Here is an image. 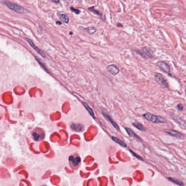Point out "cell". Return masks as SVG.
I'll return each mask as SVG.
<instances>
[{
	"label": "cell",
	"instance_id": "cell-25",
	"mask_svg": "<svg viewBox=\"0 0 186 186\" xmlns=\"http://www.w3.org/2000/svg\"><path fill=\"white\" fill-rule=\"evenodd\" d=\"M176 108L177 109L178 111H182L183 109V106L181 103H179L176 106Z\"/></svg>",
	"mask_w": 186,
	"mask_h": 186
},
{
	"label": "cell",
	"instance_id": "cell-17",
	"mask_svg": "<svg viewBox=\"0 0 186 186\" xmlns=\"http://www.w3.org/2000/svg\"><path fill=\"white\" fill-rule=\"evenodd\" d=\"M84 29L88 32L89 34H93L95 33L96 31H97V29H96V27L94 26L87 27V28H84Z\"/></svg>",
	"mask_w": 186,
	"mask_h": 186
},
{
	"label": "cell",
	"instance_id": "cell-21",
	"mask_svg": "<svg viewBox=\"0 0 186 186\" xmlns=\"http://www.w3.org/2000/svg\"><path fill=\"white\" fill-rule=\"evenodd\" d=\"M88 10L91 11V12H93V13L95 14H96V15H100V17H101V16H102V14L100 13L98 10L95 9H94V7H89V8H88Z\"/></svg>",
	"mask_w": 186,
	"mask_h": 186
},
{
	"label": "cell",
	"instance_id": "cell-23",
	"mask_svg": "<svg viewBox=\"0 0 186 186\" xmlns=\"http://www.w3.org/2000/svg\"><path fill=\"white\" fill-rule=\"evenodd\" d=\"M70 10H71L72 11H73V12H74L76 14H80V10L74 8L73 7H70Z\"/></svg>",
	"mask_w": 186,
	"mask_h": 186
},
{
	"label": "cell",
	"instance_id": "cell-22",
	"mask_svg": "<svg viewBox=\"0 0 186 186\" xmlns=\"http://www.w3.org/2000/svg\"><path fill=\"white\" fill-rule=\"evenodd\" d=\"M32 135H33V139L35 140V141H38L39 140V138H40V135L38 134L37 133H35L34 132L33 133V134H32Z\"/></svg>",
	"mask_w": 186,
	"mask_h": 186
},
{
	"label": "cell",
	"instance_id": "cell-24",
	"mask_svg": "<svg viewBox=\"0 0 186 186\" xmlns=\"http://www.w3.org/2000/svg\"><path fill=\"white\" fill-rule=\"evenodd\" d=\"M130 152H131L132 153V154L134 156H135V157H136V158H138V159H140V160H143V158H142L141 157V156H139V155H137L136 154V153H134V152H133V151H132V150H130Z\"/></svg>",
	"mask_w": 186,
	"mask_h": 186
},
{
	"label": "cell",
	"instance_id": "cell-1",
	"mask_svg": "<svg viewBox=\"0 0 186 186\" xmlns=\"http://www.w3.org/2000/svg\"><path fill=\"white\" fill-rule=\"evenodd\" d=\"M143 117L146 120L154 124L165 123L167 122L166 119L163 117L151 114L150 113H145L143 114Z\"/></svg>",
	"mask_w": 186,
	"mask_h": 186
},
{
	"label": "cell",
	"instance_id": "cell-14",
	"mask_svg": "<svg viewBox=\"0 0 186 186\" xmlns=\"http://www.w3.org/2000/svg\"><path fill=\"white\" fill-rule=\"evenodd\" d=\"M69 160L71 162L75 165H77L81 162V158L79 157H74L73 156H71L69 157Z\"/></svg>",
	"mask_w": 186,
	"mask_h": 186
},
{
	"label": "cell",
	"instance_id": "cell-19",
	"mask_svg": "<svg viewBox=\"0 0 186 186\" xmlns=\"http://www.w3.org/2000/svg\"><path fill=\"white\" fill-rule=\"evenodd\" d=\"M168 180H170V181H171V182H174V183H175V184L178 185V186H184V185H183V182H181L180 180H178V179L175 178H172V177H169L168 178Z\"/></svg>",
	"mask_w": 186,
	"mask_h": 186
},
{
	"label": "cell",
	"instance_id": "cell-15",
	"mask_svg": "<svg viewBox=\"0 0 186 186\" xmlns=\"http://www.w3.org/2000/svg\"><path fill=\"white\" fill-rule=\"evenodd\" d=\"M132 125L134 127L137 128L138 130L141 131H146L145 127L139 123H133Z\"/></svg>",
	"mask_w": 186,
	"mask_h": 186
},
{
	"label": "cell",
	"instance_id": "cell-28",
	"mask_svg": "<svg viewBox=\"0 0 186 186\" xmlns=\"http://www.w3.org/2000/svg\"><path fill=\"white\" fill-rule=\"evenodd\" d=\"M56 24L61 25L62 24V22H59V21H57V22H56Z\"/></svg>",
	"mask_w": 186,
	"mask_h": 186
},
{
	"label": "cell",
	"instance_id": "cell-9",
	"mask_svg": "<svg viewBox=\"0 0 186 186\" xmlns=\"http://www.w3.org/2000/svg\"><path fill=\"white\" fill-rule=\"evenodd\" d=\"M26 40H27V42H28V43H29V44L31 46L32 48H33V49L34 50H35V51L36 52L38 53L41 56H42L43 57H44V58H45L46 56H45V54H44V53L42 51H41V50H40L39 49V48H38V47H36V46L35 45V44H34L33 43V41H32L31 40L29 39H28V38H26Z\"/></svg>",
	"mask_w": 186,
	"mask_h": 186
},
{
	"label": "cell",
	"instance_id": "cell-27",
	"mask_svg": "<svg viewBox=\"0 0 186 186\" xmlns=\"http://www.w3.org/2000/svg\"><path fill=\"white\" fill-rule=\"evenodd\" d=\"M117 26H118V27H123V25H121V24H120V23H118L117 24Z\"/></svg>",
	"mask_w": 186,
	"mask_h": 186
},
{
	"label": "cell",
	"instance_id": "cell-10",
	"mask_svg": "<svg viewBox=\"0 0 186 186\" xmlns=\"http://www.w3.org/2000/svg\"><path fill=\"white\" fill-rule=\"evenodd\" d=\"M102 114L103 115V117H104V118L106 119L107 121H108L109 123H111V124L113 126V127L115 128V129H116L117 130H119V126L118 125V124L115 122L114 121L112 120V119L111 118V116H110L109 115L106 113V112L102 111Z\"/></svg>",
	"mask_w": 186,
	"mask_h": 186
},
{
	"label": "cell",
	"instance_id": "cell-11",
	"mask_svg": "<svg viewBox=\"0 0 186 186\" xmlns=\"http://www.w3.org/2000/svg\"><path fill=\"white\" fill-rule=\"evenodd\" d=\"M70 127L71 128V130L73 131L77 132H82L84 129V126L81 124L72 123L71 124V125H70Z\"/></svg>",
	"mask_w": 186,
	"mask_h": 186
},
{
	"label": "cell",
	"instance_id": "cell-20",
	"mask_svg": "<svg viewBox=\"0 0 186 186\" xmlns=\"http://www.w3.org/2000/svg\"><path fill=\"white\" fill-rule=\"evenodd\" d=\"M35 59H36V61L38 62L39 64V65L41 66V68H42L46 72H48V73H49V70H47V69L46 68V67L45 65L42 63V62H41L39 60V59H38V58H37V57H35Z\"/></svg>",
	"mask_w": 186,
	"mask_h": 186
},
{
	"label": "cell",
	"instance_id": "cell-16",
	"mask_svg": "<svg viewBox=\"0 0 186 186\" xmlns=\"http://www.w3.org/2000/svg\"><path fill=\"white\" fill-rule=\"evenodd\" d=\"M60 20L65 24H68L69 22V18L66 14H62L60 15Z\"/></svg>",
	"mask_w": 186,
	"mask_h": 186
},
{
	"label": "cell",
	"instance_id": "cell-2",
	"mask_svg": "<svg viewBox=\"0 0 186 186\" xmlns=\"http://www.w3.org/2000/svg\"><path fill=\"white\" fill-rule=\"evenodd\" d=\"M2 3H3L4 5H6L7 7L9 9H10V10H12L13 11H15V12L18 13L22 14L26 11V10L23 7L18 5L17 4L14 3H12V2H9L7 1H4Z\"/></svg>",
	"mask_w": 186,
	"mask_h": 186
},
{
	"label": "cell",
	"instance_id": "cell-4",
	"mask_svg": "<svg viewBox=\"0 0 186 186\" xmlns=\"http://www.w3.org/2000/svg\"><path fill=\"white\" fill-rule=\"evenodd\" d=\"M154 79L156 82L162 87L163 88H168V83L163 76L162 74L159 73H155L154 75Z\"/></svg>",
	"mask_w": 186,
	"mask_h": 186
},
{
	"label": "cell",
	"instance_id": "cell-3",
	"mask_svg": "<svg viewBox=\"0 0 186 186\" xmlns=\"http://www.w3.org/2000/svg\"><path fill=\"white\" fill-rule=\"evenodd\" d=\"M136 53L144 58H152L154 57V54L153 51L150 48L144 47L142 48L141 51H136Z\"/></svg>",
	"mask_w": 186,
	"mask_h": 186
},
{
	"label": "cell",
	"instance_id": "cell-12",
	"mask_svg": "<svg viewBox=\"0 0 186 186\" xmlns=\"http://www.w3.org/2000/svg\"><path fill=\"white\" fill-rule=\"evenodd\" d=\"M82 104H83V105L84 107L85 108H86V109L87 111V112H88L89 114L90 115V116L92 117L93 119H95L96 118H95V114H94L93 109H91L90 107H89V106L87 104L86 102H83Z\"/></svg>",
	"mask_w": 186,
	"mask_h": 186
},
{
	"label": "cell",
	"instance_id": "cell-26",
	"mask_svg": "<svg viewBox=\"0 0 186 186\" xmlns=\"http://www.w3.org/2000/svg\"><path fill=\"white\" fill-rule=\"evenodd\" d=\"M52 2H53L54 3H59V0H50Z\"/></svg>",
	"mask_w": 186,
	"mask_h": 186
},
{
	"label": "cell",
	"instance_id": "cell-18",
	"mask_svg": "<svg viewBox=\"0 0 186 186\" xmlns=\"http://www.w3.org/2000/svg\"><path fill=\"white\" fill-rule=\"evenodd\" d=\"M112 139H113L115 142H116V143H118V144L120 145H121V146L125 148V147H126V146H127L126 145V144L124 143V142H123V141H121V140L118 139V138H116L115 137H112Z\"/></svg>",
	"mask_w": 186,
	"mask_h": 186
},
{
	"label": "cell",
	"instance_id": "cell-6",
	"mask_svg": "<svg viewBox=\"0 0 186 186\" xmlns=\"http://www.w3.org/2000/svg\"><path fill=\"white\" fill-rule=\"evenodd\" d=\"M169 114H170V116L171 118L173 119V120H174L176 123H177L181 127L183 128V129L186 130V122L185 120H183V119L180 118V117L175 115V114L173 113H170Z\"/></svg>",
	"mask_w": 186,
	"mask_h": 186
},
{
	"label": "cell",
	"instance_id": "cell-13",
	"mask_svg": "<svg viewBox=\"0 0 186 186\" xmlns=\"http://www.w3.org/2000/svg\"><path fill=\"white\" fill-rule=\"evenodd\" d=\"M125 130L126 131V132H127V134L129 135L130 137H132L133 138H135V139H136L137 140H139V141H141V138H140L138 136V135L135 134V133L131 129V128H128V127H126Z\"/></svg>",
	"mask_w": 186,
	"mask_h": 186
},
{
	"label": "cell",
	"instance_id": "cell-7",
	"mask_svg": "<svg viewBox=\"0 0 186 186\" xmlns=\"http://www.w3.org/2000/svg\"><path fill=\"white\" fill-rule=\"evenodd\" d=\"M164 132L170 135H171V136L177 138H178V139L184 138V135H183L180 132L177 131H176V130H172V129L165 130Z\"/></svg>",
	"mask_w": 186,
	"mask_h": 186
},
{
	"label": "cell",
	"instance_id": "cell-8",
	"mask_svg": "<svg viewBox=\"0 0 186 186\" xmlns=\"http://www.w3.org/2000/svg\"><path fill=\"white\" fill-rule=\"evenodd\" d=\"M107 71L110 74H111L113 76H115L118 75L119 73V69L118 67L114 64H111L107 66Z\"/></svg>",
	"mask_w": 186,
	"mask_h": 186
},
{
	"label": "cell",
	"instance_id": "cell-5",
	"mask_svg": "<svg viewBox=\"0 0 186 186\" xmlns=\"http://www.w3.org/2000/svg\"><path fill=\"white\" fill-rule=\"evenodd\" d=\"M156 65L158 66V68H159L162 72L167 73V74L168 75L170 74V68L169 65L165 62H158L156 64Z\"/></svg>",
	"mask_w": 186,
	"mask_h": 186
}]
</instances>
